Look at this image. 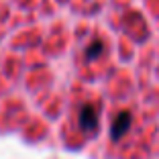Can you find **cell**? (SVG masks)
Here are the masks:
<instances>
[{
    "instance_id": "6da1fadb",
    "label": "cell",
    "mask_w": 159,
    "mask_h": 159,
    "mask_svg": "<svg viewBox=\"0 0 159 159\" xmlns=\"http://www.w3.org/2000/svg\"><path fill=\"white\" fill-rule=\"evenodd\" d=\"M80 126L84 129V131H94L96 126H98V112H96V108L86 104L82 108V112H80Z\"/></svg>"
},
{
    "instance_id": "3957f363",
    "label": "cell",
    "mask_w": 159,
    "mask_h": 159,
    "mask_svg": "<svg viewBox=\"0 0 159 159\" xmlns=\"http://www.w3.org/2000/svg\"><path fill=\"white\" fill-rule=\"evenodd\" d=\"M102 41H94L92 45L88 47V51H86V57H88V59H96V57L100 55V53H102Z\"/></svg>"
},
{
    "instance_id": "7a4b0ae2",
    "label": "cell",
    "mask_w": 159,
    "mask_h": 159,
    "mask_svg": "<svg viewBox=\"0 0 159 159\" xmlns=\"http://www.w3.org/2000/svg\"><path fill=\"white\" fill-rule=\"evenodd\" d=\"M131 114L129 112H118V116L114 118V122H112V139L116 141V139H120L122 135H126V131L131 129Z\"/></svg>"
}]
</instances>
